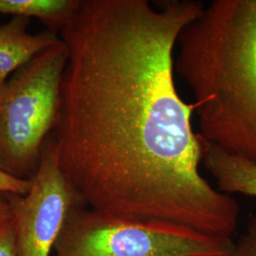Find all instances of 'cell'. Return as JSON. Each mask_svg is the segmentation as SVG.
I'll return each instance as SVG.
<instances>
[{
	"label": "cell",
	"mask_w": 256,
	"mask_h": 256,
	"mask_svg": "<svg viewBox=\"0 0 256 256\" xmlns=\"http://www.w3.org/2000/svg\"><path fill=\"white\" fill-rule=\"evenodd\" d=\"M0 256H18L16 225L12 218L0 223Z\"/></svg>",
	"instance_id": "8fae6325"
},
{
	"label": "cell",
	"mask_w": 256,
	"mask_h": 256,
	"mask_svg": "<svg viewBox=\"0 0 256 256\" xmlns=\"http://www.w3.org/2000/svg\"><path fill=\"white\" fill-rule=\"evenodd\" d=\"M228 256H256V214L248 221L245 232L234 241Z\"/></svg>",
	"instance_id": "9c48e42d"
},
{
	"label": "cell",
	"mask_w": 256,
	"mask_h": 256,
	"mask_svg": "<svg viewBox=\"0 0 256 256\" xmlns=\"http://www.w3.org/2000/svg\"><path fill=\"white\" fill-rule=\"evenodd\" d=\"M81 0H0V14L36 18L57 32L72 18Z\"/></svg>",
	"instance_id": "ba28073f"
},
{
	"label": "cell",
	"mask_w": 256,
	"mask_h": 256,
	"mask_svg": "<svg viewBox=\"0 0 256 256\" xmlns=\"http://www.w3.org/2000/svg\"><path fill=\"white\" fill-rule=\"evenodd\" d=\"M30 182L27 194H6L16 225V252L18 256H50L68 214L84 206L60 167L52 136Z\"/></svg>",
	"instance_id": "5b68a950"
},
{
	"label": "cell",
	"mask_w": 256,
	"mask_h": 256,
	"mask_svg": "<svg viewBox=\"0 0 256 256\" xmlns=\"http://www.w3.org/2000/svg\"><path fill=\"white\" fill-rule=\"evenodd\" d=\"M12 218V216L8 200L6 196L0 194V223L10 220Z\"/></svg>",
	"instance_id": "7c38bea8"
},
{
	"label": "cell",
	"mask_w": 256,
	"mask_h": 256,
	"mask_svg": "<svg viewBox=\"0 0 256 256\" xmlns=\"http://www.w3.org/2000/svg\"><path fill=\"white\" fill-rule=\"evenodd\" d=\"M68 48L60 38L0 88V169L30 180L57 124Z\"/></svg>",
	"instance_id": "3957f363"
},
{
	"label": "cell",
	"mask_w": 256,
	"mask_h": 256,
	"mask_svg": "<svg viewBox=\"0 0 256 256\" xmlns=\"http://www.w3.org/2000/svg\"><path fill=\"white\" fill-rule=\"evenodd\" d=\"M204 6L81 0L60 30L68 56L50 136L84 206L232 238L238 202L200 173L194 106L174 84L178 38Z\"/></svg>",
	"instance_id": "6da1fadb"
},
{
	"label": "cell",
	"mask_w": 256,
	"mask_h": 256,
	"mask_svg": "<svg viewBox=\"0 0 256 256\" xmlns=\"http://www.w3.org/2000/svg\"><path fill=\"white\" fill-rule=\"evenodd\" d=\"M30 24L28 18L14 16L0 26V88L20 66L60 39L50 30L30 34Z\"/></svg>",
	"instance_id": "8992f818"
},
{
	"label": "cell",
	"mask_w": 256,
	"mask_h": 256,
	"mask_svg": "<svg viewBox=\"0 0 256 256\" xmlns=\"http://www.w3.org/2000/svg\"><path fill=\"white\" fill-rule=\"evenodd\" d=\"M234 243L169 222L79 205L68 214L54 250L55 256H228Z\"/></svg>",
	"instance_id": "277c9868"
},
{
	"label": "cell",
	"mask_w": 256,
	"mask_h": 256,
	"mask_svg": "<svg viewBox=\"0 0 256 256\" xmlns=\"http://www.w3.org/2000/svg\"><path fill=\"white\" fill-rule=\"evenodd\" d=\"M200 138L202 164L214 178L218 190L228 194H241L256 198V164Z\"/></svg>",
	"instance_id": "52a82bcc"
},
{
	"label": "cell",
	"mask_w": 256,
	"mask_h": 256,
	"mask_svg": "<svg viewBox=\"0 0 256 256\" xmlns=\"http://www.w3.org/2000/svg\"><path fill=\"white\" fill-rule=\"evenodd\" d=\"M176 44L198 136L256 164V0L212 1Z\"/></svg>",
	"instance_id": "7a4b0ae2"
},
{
	"label": "cell",
	"mask_w": 256,
	"mask_h": 256,
	"mask_svg": "<svg viewBox=\"0 0 256 256\" xmlns=\"http://www.w3.org/2000/svg\"><path fill=\"white\" fill-rule=\"evenodd\" d=\"M32 186L30 180H21L0 169V194L25 196Z\"/></svg>",
	"instance_id": "30bf717a"
}]
</instances>
